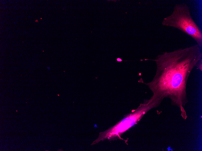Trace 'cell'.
<instances>
[{"mask_svg": "<svg viewBox=\"0 0 202 151\" xmlns=\"http://www.w3.org/2000/svg\"><path fill=\"white\" fill-rule=\"evenodd\" d=\"M163 100L153 96L149 99H145L135 109L128 114L115 125L106 131L99 133L98 138L91 144L98 143L105 139L110 140L118 139L123 140L122 135L138 124L144 115L151 109L158 107Z\"/></svg>", "mask_w": 202, "mask_h": 151, "instance_id": "cell-2", "label": "cell"}, {"mask_svg": "<svg viewBox=\"0 0 202 151\" xmlns=\"http://www.w3.org/2000/svg\"><path fill=\"white\" fill-rule=\"evenodd\" d=\"M200 48L196 44L158 55L155 60V74L150 82L145 83L154 96L169 99L172 105L178 107L182 118L187 116L184 106L188 102L186 86L192 70L202 59Z\"/></svg>", "mask_w": 202, "mask_h": 151, "instance_id": "cell-1", "label": "cell"}, {"mask_svg": "<svg viewBox=\"0 0 202 151\" xmlns=\"http://www.w3.org/2000/svg\"><path fill=\"white\" fill-rule=\"evenodd\" d=\"M161 24L179 30L193 39L200 48L202 47L201 30L193 19L186 4H176L171 14L163 18Z\"/></svg>", "mask_w": 202, "mask_h": 151, "instance_id": "cell-3", "label": "cell"}, {"mask_svg": "<svg viewBox=\"0 0 202 151\" xmlns=\"http://www.w3.org/2000/svg\"><path fill=\"white\" fill-rule=\"evenodd\" d=\"M202 59H201L197 63V65L196 66V67H197V69H198L202 71Z\"/></svg>", "mask_w": 202, "mask_h": 151, "instance_id": "cell-4", "label": "cell"}]
</instances>
